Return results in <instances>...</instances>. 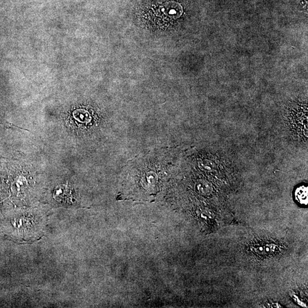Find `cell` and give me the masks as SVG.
<instances>
[{
    "mask_svg": "<svg viewBox=\"0 0 308 308\" xmlns=\"http://www.w3.org/2000/svg\"><path fill=\"white\" fill-rule=\"evenodd\" d=\"M53 197L60 203L72 204L73 199L72 189L63 185L56 187L53 194Z\"/></svg>",
    "mask_w": 308,
    "mask_h": 308,
    "instance_id": "6da1fadb",
    "label": "cell"
},
{
    "mask_svg": "<svg viewBox=\"0 0 308 308\" xmlns=\"http://www.w3.org/2000/svg\"><path fill=\"white\" fill-rule=\"evenodd\" d=\"M308 187L302 186L296 189L295 192L296 199L300 204L307 205L308 200Z\"/></svg>",
    "mask_w": 308,
    "mask_h": 308,
    "instance_id": "7a4b0ae2",
    "label": "cell"
},
{
    "mask_svg": "<svg viewBox=\"0 0 308 308\" xmlns=\"http://www.w3.org/2000/svg\"><path fill=\"white\" fill-rule=\"evenodd\" d=\"M74 116L75 118L80 120H86L88 118V114L87 112L84 111V110H79L74 112Z\"/></svg>",
    "mask_w": 308,
    "mask_h": 308,
    "instance_id": "3957f363",
    "label": "cell"
}]
</instances>
